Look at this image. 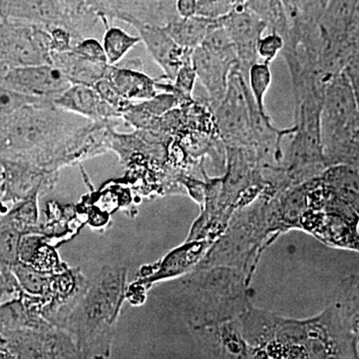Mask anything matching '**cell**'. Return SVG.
<instances>
[{
	"label": "cell",
	"mask_w": 359,
	"mask_h": 359,
	"mask_svg": "<svg viewBox=\"0 0 359 359\" xmlns=\"http://www.w3.org/2000/svg\"><path fill=\"white\" fill-rule=\"evenodd\" d=\"M127 275L125 266H104L59 323V328L75 335L85 358H103L109 353L115 323L126 299Z\"/></svg>",
	"instance_id": "cell-1"
},
{
	"label": "cell",
	"mask_w": 359,
	"mask_h": 359,
	"mask_svg": "<svg viewBox=\"0 0 359 359\" xmlns=\"http://www.w3.org/2000/svg\"><path fill=\"white\" fill-rule=\"evenodd\" d=\"M323 148L339 151L353 141L359 130V107L346 73L327 84L320 114Z\"/></svg>",
	"instance_id": "cell-2"
},
{
	"label": "cell",
	"mask_w": 359,
	"mask_h": 359,
	"mask_svg": "<svg viewBox=\"0 0 359 359\" xmlns=\"http://www.w3.org/2000/svg\"><path fill=\"white\" fill-rule=\"evenodd\" d=\"M52 37L47 28L26 21L2 18L0 60L8 69L52 65Z\"/></svg>",
	"instance_id": "cell-3"
},
{
	"label": "cell",
	"mask_w": 359,
	"mask_h": 359,
	"mask_svg": "<svg viewBox=\"0 0 359 359\" xmlns=\"http://www.w3.org/2000/svg\"><path fill=\"white\" fill-rule=\"evenodd\" d=\"M247 84L238 66L233 68L226 96L212 111L219 136L233 148H254L249 105L245 95Z\"/></svg>",
	"instance_id": "cell-4"
},
{
	"label": "cell",
	"mask_w": 359,
	"mask_h": 359,
	"mask_svg": "<svg viewBox=\"0 0 359 359\" xmlns=\"http://www.w3.org/2000/svg\"><path fill=\"white\" fill-rule=\"evenodd\" d=\"M59 174L45 171L25 161L0 158V205L20 202L35 192H51Z\"/></svg>",
	"instance_id": "cell-5"
},
{
	"label": "cell",
	"mask_w": 359,
	"mask_h": 359,
	"mask_svg": "<svg viewBox=\"0 0 359 359\" xmlns=\"http://www.w3.org/2000/svg\"><path fill=\"white\" fill-rule=\"evenodd\" d=\"M219 25L228 32L237 52L238 70L247 78L250 66L259 60L257 44L268 25L244 4H236L233 9L218 18Z\"/></svg>",
	"instance_id": "cell-6"
},
{
	"label": "cell",
	"mask_w": 359,
	"mask_h": 359,
	"mask_svg": "<svg viewBox=\"0 0 359 359\" xmlns=\"http://www.w3.org/2000/svg\"><path fill=\"white\" fill-rule=\"evenodd\" d=\"M192 65L198 79L207 90L212 112L223 101L233 68L238 66L235 48L214 50L200 45L193 51Z\"/></svg>",
	"instance_id": "cell-7"
},
{
	"label": "cell",
	"mask_w": 359,
	"mask_h": 359,
	"mask_svg": "<svg viewBox=\"0 0 359 359\" xmlns=\"http://www.w3.org/2000/svg\"><path fill=\"white\" fill-rule=\"evenodd\" d=\"M1 84L22 95L52 103L71 86L65 74L52 65L9 69Z\"/></svg>",
	"instance_id": "cell-8"
},
{
	"label": "cell",
	"mask_w": 359,
	"mask_h": 359,
	"mask_svg": "<svg viewBox=\"0 0 359 359\" xmlns=\"http://www.w3.org/2000/svg\"><path fill=\"white\" fill-rule=\"evenodd\" d=\"M2 18L26 21L43 27L65 28L77 42L85 37L75 21L54 0H0Z\"/></svg>",
	"instance_id": "cell-9"
},
{
	"label": "cell",
	"mask_w": 359,
	"mask_h": 359,
	"mask_svg": "<svg viewBox=\"0 0 359 359\" xmlns=\"http://www.w3.org/2000/svg\"><path fill=\"white\" fill-rule=\"evenodd\" d=\"M162 0H86L87 6L106 29L110 21H124L131 26L154 25L164 26L168 22L161 8Z\"/></svg>",
	"instance_id": "cell-10"
},
{
	"label": "cell",
	"mask_w": 359,
	"mask_h": 359,
	"mask_svg": "<svg viewBox=\"0 0 359 359\" xmlns=\"http://www.w3.org/2000/svg\"><path fill=\"white\" fill-rule=\"evenodd\" d=\"M133 27L138 32L149 53L164 71L163 78L168 81H173L180 68L192 60L194 50L179 46L163 26L136 25Z\"/></svg>",
	"instance_id": "cell-11"
},
{
	"label": "cell",
	"mask_w": 359,
	"mask_h": 359,
	"mask_svg": "<svg viewBox=\"0 0 359 359\" xmlns=\"http://www.w3.org/2000/svg\"><path fill=\"white\" fill-rule=\"evenodd\" d=\"M54 105L91 121L122 119V115L99 95L93 87L71 85L54 100Z\"/></svg>",
	"instance_id": "cell-12"
},
{
	"label": "cell",
	"mask_w": 359,
	"mask_h": 359,
	"mask_svg": "<svg viewBox=\"0 0 359 359\" xmlns=\"http://www.w3.org/2000/svg\"><path fill=\"white\" fill-rule=\"evenodd\" d=\"M105 77L119 96L129 102L149 100L160 93L158 80L142 71L110 65Z\"/></svg>",
	"instance_id": "cell-13"
},
{
	"label": "cell",
	"mask_w": 359,
	"mask_h": 359,
	"mask_svg": "<svg viewBox=\"0 0 359 359\" xmlns=\"http://www.w3.org/2000/svg\"><path fill=\"white\" fill-rule=\"evenodd\" d=\"M52 65L65 74L71 85L94 87L107 74L110 65H101L80 55L72 49L51 52Z\"/></svg>",
	"instance_id": "cell-14"
},
{
	"label": "cell",
	"mask_w": 359,
	"mask_h": 359,
	"mask_svg": "<svg viewBox=\"0 0 359 359\" xmlns=\"http://www.w3.org/2000/svg\"><path fill=\"white\" fill-rule=\"evenodd\" d=\"M218 22V18L194 15L191 18H172L163 27L179 46L195 50Z\"/></svg>",
	"instance_id": "cell-15"
},
{
	"label": "cell",
	"mask_w": 359,
	"mask_h": 359,
	"mask_svg": "<svg viewBox=\"0 0 359 359\" xmlns=\"http://www.w3.org/2000/svg\"><path fill=\"white\" fill-rule=\"evenodd\" d=\"M180 102L173 94L160 92L154 98L132 103L122 116L124 123L137 130H147L156 118L179 107Z\"/></svg>",
	"instance_id": "cell-16"
},
{
	"label": "cell",
	"mask_w": 359,
	"mask_h": 359,
	"mask_svg": "<svg viewBox=\"0 0 359 359\" xmlns=\"http://www.w3.org/2000/svg\"><path fill=\"white\" fill-rule=\"evenodd\" d=\"M245 6L285 39V48L299 47L289 22L283 0H245Z\"/></svg>",
	"instance_id": "cell-17"
},
{
	"label": "cell",
	"mask_w": 359,
	"mask_h": 359,
	"mask_svg": "<svg viewBox=\"0 0 359 359\" xmlns=\"http://www.w3.org/2000/svg\"><path fill=\"white\" fill-rule=\"evenodd\" d=\"M41 194L35 192L26 199L15 203L6 210L0 219L20 231L22 235L39 233L42 235L41 224H39V201Z\"/></svg>",
	"instance_id": "cell-18"
},
{
	"label": "cell",
	"mask_w": 359,
	"mask_h": 359,
	"mask_svg": "<svg viewBox=\"0 0 359 359\" xmlns=\"http://www.w3.org/2000/svg\"><path fill=\"white\" fill-rule=\"evenodd\" d=\"M11 269L26 294L42 297L45 301V306H46L53 273H42V271L33 268L30 264L21 261L14 264Z\"/></svg>",
	"instance_id": "cell-19"
},
{
	"label": "cell",
	"mask_w": 359,
	"mask_h": 359,
	"mask_svg": "<svg viewBox=\"0 0 359 359\" xmlns=\"http://www.w3.org/2000/svg\"><path fill=\"white\" fill-rule=\"evenodd\" d=\"M140 36H133L121 28L110 26L103 37V48L110 65H117L130 50L141 43Z\"/></svg>",
	"instance_id": "cell-20"
},
{
	"label": "cell",
	"mask_w": 359,
	"mask_h": 359,
	"mask_svg": "<svg viewBox=\"0 0 359 359\" xmlns=\"http://www.w3.org/2000/svg\"><path fill=\"white\" fill-rule=\"evenodd\" d=\"M245 80H247L250 93L254 97L257 109L262 114L268 115L264 99L271 84V65L264 61L262 63H255L248 71Z\"/></svg>",
	"instance_id": "cell-21"
},
{
	"label": "cell",
	"mask_w": 359,
	"mask_h": 359,
	"mask_svg": "<svg viewBox=\"0 0 359 359\" xmlns=\"http://www.w3.org/2000/svg\"><path fill=\"white\" fill-rule=\"evenodd\" d=\"M335 304L339 306L349 325L355 327L359 332V275L344 280Z\"/></svg>",
	"instance_id": "cell-22"
},
{
	"label": "cell",
	"mask_w": 359,
	"mask_h": 359,
	"mask_svg": "<svg viewBox=\"0 0 359 359\" xmlns=\"http://www.w3.org/2000/svg\"><path fill=\"white\" fill-rule=\"evenodd\" d=\"M22 233L0 219V264L13 266L20 262V245Z\"/></svg>",
	"instance_id": "cell-23"
},
{
	"label": "cell",
	"mask_w": 359,
	"mask_h": 359,
	"mask_svg": "<svg viewBox=\"0 0 359 359\" xmlns=\"http://www.w3.org/2000/svg\"><path fill=\"white\" fill-rule=\"evenodd\" d=\"M54 1L75 21L84 37L85 34L91 32L97 22L100 21L95 14L88 11L85 6V0H54Z\"/></svg>",
	"instance_id": "cell-24"
},
{
	"label": "cell",
	"mask_w": 359,
	"mask_h": 359,
	"mask_svg": "<svg viewBox=\"0 0 359 359\" xmlns=\"http://www.w3.org/2000/svg\"><path fill=\"white\" fill-rule=\"evenodd\" d=\"M47 105L50 101L22 95L0 84V117H6L27 105Z\"/></svg>",
	"instance_id": "cell-25"
},
{
	"label": "cell",
	"mask_w": 359,
	"mask_h": 359,
	"mask_svg": "<svg viewBox=\"0 0 359 359\" xmlns=\"http://www.w3.org/2000/svg\"><path fill=\"white\" fill-rule=\"evenodd\" d=\"M285 46V39L278 33L271 32V34L262 37L257 44V54L264 62L271 65Z\"/></svg>",
	"instance_id": "cell-26"
},
{
	"label": "cell",
	"mask_w": 359,
	"mask_h": 359,
	"mask_svg": "<svg viewBox=\"0 0 359 359\" xmlns=\"http://www.w3.org/2000/svg\"><path fill=\"white\" fill-rule=\"evenodd\" d=\"M72 50L101 65H109L107 57H106L105 51H104L103 45L96 39L87 37L78 42L76 45L72 47Z\"/></svg>",
	"instance_id": "cell-27"
},
{
	"label": "cell",
	"mask_w": 359,
	"mask_h": 359,
	"mask_svg": "<svg viewBox=\"0 0 359 359\" xmlns=\"http://www.w3.org/2000/svg\"><path fill=\"white\" fill-rule=\"evenodd\" d=\"M198 0H177V11L181 18L197 15Z\"/></svg>",
	"instance_id": "cell-28"
},
{
	"label": "cell",
	"mask_w": 359,
	"mask_h": 359,
	"mask_svg": "<svg viewBox=\"0 0 359 359\" xmlns=\"http://www.w3.org/2000/svg\"><path fill=\"white\" fill-rule=\"evenodd\" d=\"M340 196L344 198L348 205L353 208V211L359 216V192L349 190V189L340 188Z\"/></svg>",
	"instance_id": "cell-29"
},
{
	"label": "cell",
	"mask_w": 359,
	"mask_h": 359,
	"mask_svg": "<svg viewBox=\"0 0 359 359\" xmlns=\"http://www.w3.org/2000/svg\"><path fill=\"white\" fill-rule=\"evenodd\" d=\"M346 74L349 80H351V85H353L354 94H355L356 101H358L359 107V70L353 71V73L346 72Z\"/></svg>",
	"instance_id": "cell-30"
},
{
	"label": "cell",
	"mask_w": 359,
	"mask_h": 359,
	"mask_svg": "<svg viewBox=\"0 0 359 359\" xmlns=\"http://www.w3.org/2000/svg\"><path fill=\"white\" fill-rule=\"evenodd\" d=\"M8 68L7 66L0 60V84L2 83V80L6 77V73L8 72Z\"/></svg>",
	"instance_id": "cell-31"
}]
</instances>
